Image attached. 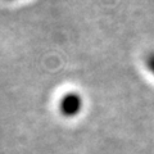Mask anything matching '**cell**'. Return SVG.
<instances>
[{"label":"cell","instance_id":"7a4b0ae2","mask_svg":"<svg viewBox=\"0 0 154 154\" xmlns=\"http://www.w3.org/2000/svg\"><path fill=\"white\" fill-rule=\"evenodd\" d=\"M146 67L149 68V71L154 75V53H150L148 57H146Z\"/></svg>","mask_w":154,"mask_h":154},{"label":"cell","instance_id":"6da1fadb","mask_svg":"<svg viewBox=\"0 0 154 154\" xmlns=\"http://www.w3.org/2000/svg\"><path fill=\"white\" fill-rule=\"evenodd\" d=\"M82 108V99L76 93H68L59 100V112L64 117H73Z\"/></svg>","mask_w":154,"mask_h":154}]
</instances>
